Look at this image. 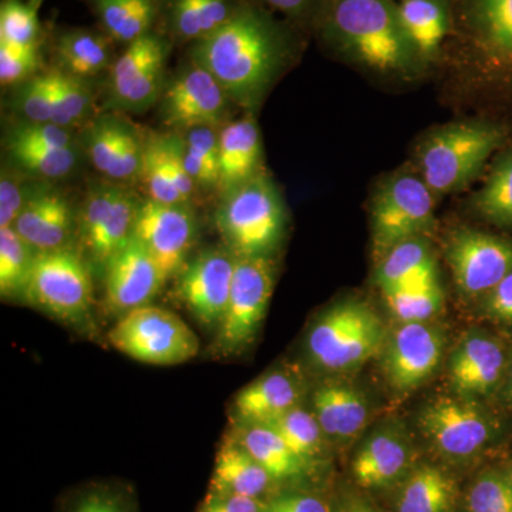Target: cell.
<instances>
[{"mask_svg": "<svg viewBox=\"0 0 512 512\" xmlns=\"http://www.w3.org/2000/svg\"><path fill=\"white\" fill-rule=\"evenodd\" d=\"M296 29L245 0L221 29L192 46V62L208 70L231 99L248 106L292 56Z\"/></svg>", "mask_w": 512, "mask_h": 512, "instance_id": "1", "label": "cell"}, {"mask_svg": "<svg viewBox=\"0 0 512 512\" xmlns=\"http://www.w3.org/2000/svg\"><path fill=\"white\" fill-rule=\"evenodd\" d=\"M439 67L463 99L512 101V0H447Z\"/></svg>", "mask_w": 512, "mask_h": 512, "instance_id": "2", "label": "cell"}, {"mask_svg": "<svg viewBox=\"0 0 512 512\" xmlns=\"http://www.w3.org/2000/svg\"><path fill=\"white\" fill-rule=\"evenodd\" d=\"M312 32L333 55L373 76L410 80L426 73L396 0H318Z\"/></svg>", "mask_w": 512, "mask_h": 512, "instance_id": "3", "label": "cell"}, {"mask_svg": "<svg viewBox=\"0 0 512 512\" xmlns=\"http://www.w3.org/2000/svg\"><path fill=\"white\" fill-rule=\"evenodd\" d=\"M417 427L441 463L473 466L501 447L505 424L487 402L440 394L421 406Z\"/></svg>", "mask_w": 512, "mask_h": 512, "instance_id": "4", "label": "cell"}, {"mask_svg": "<svg viewBox=\"0 0 512 512\" xmlns=\"http://www.w3.org/2000/svg\"><path fill=\"white\" fill-rule=\"evenodd\" d=\"M507 131L490 120H461L430 131L417 147V173L437 200L480 177Z\"/></svg>", "mask_w": 512, "mask_h": 512, "instance_id": "5", "label": "cell"}, {"mask_svg": "<svg viewBox=\"0 0 512 512\" xmlns=\"http://www.w3.org/2000/svg\"><path fill=\"white\" fill-rule=\"evenodd\" d=\"M389 330L366 302L345 299L320 315L308 335V353L323 372H353L380 356Z\"/></svg>", "mask_w": 512, "mask_h": 512, "instance_id": "6", "label": "cell"}, {"mask_svg": "<svg viewBox=\"0 0 512 512\" xmlns=\"http://www.w3.org/2000/svg\"><path fill=\"white\" fill-rule=\"evenodd\" d=\"M222 237L238 258L271 256L284 238L286 214L278 188L259 173L228 192L217 214Z\"/></svg>", "mask_w": 512, "mask_h": 512, "instance_id": "7", "label": "cell"}, {"mask_svg": "<svg viewBox=\"0 0 512 512\" xmlns=\"http://www.w3.org/2000/svg\"><path fill=\"white\" fill-rule=\"evenodd\" d=\"M436 195L417 171H397L377 187L370 210L376 262L400 242L427 237L436 224Z\"/></svg>", "mask_w": 512, "mask_h": 512, "instance_id": "8", "label": "cell"}, {"mask_svg": "<svg viewBox=\"0 0 512 512\" xmlns=\"http://www.w3.org/2000/svg\"><path fill=\"white\" fill-rule=\"evenodd\" d=\"M109 340L131 359L157 366L180 365L200 350V340L183 319L150 305L124 313Z\"/></svg>", "mask_w": 512, "mask_h": 512, "instance_id": "9", "label": "cell"}, {"mask_svg": "<svg viewBox=\"0 0 512 512\" xmlns=\"http://www.w3.org/2000/svg\"><path fill=\"white\" fill-rule=\"evenodd\" d=\"M511 342L487 326L470 328L451 349L446 363L450 393L491 402L503 386Z\"/></svg>", "mask_w": 512, "mask_h": 512, "instance_id": "10", "label": "cell"}, {"mask_svg": "<svg viewBox=\"0 0 512 512\" xmlns=\"http://www.w3.org/2000/svg\"><path fill=\"white\" fill-rule=\"evenodd\" d=\"M444 258L461 298L477 303L512 272V239L458 228L444 245Z\"/></svg>", "mask_w": 512, "mask_h": 512, "instance_id": "11", "label": "cell"}, {"mask_svg": "<svg viewBox=\"0 0 512 512\" xmlns=\"http://www.w3.org/2000/svg\"><path fill=\"white\" fill-rule=\"evenodd\" d=\"M25 296L57 319L82 322L92 308V276L83 259L69 249L37 252Z\"/></svg>", "mask_w": 512, "mask_h": 512, "instance_id": "12", "label": "cell"}, {"mask_svg": "<svg viewBox=\"0 0 512 512\" xmlns=\"http://www.w3.org/2000/svg\"><path fill=\"white\" fill-rule=\"evenodd\" d=\"M275 276L271 256H237L228 305L218 332L220 352H239L255 339L274 293Z\"/></svg>", "mask_w": 512, "mask_h": 512, "instance_id": "13", "label": "cell"}, {"mask_svg": "<svg viewBox=\"0 0 512 512\" xmlns=\"http://www.w3.org/2000/svg\"><path fill=\"white\" fill-rule=\"evenodd\" d=\"M446 346V332L437 323H397L380 353L390 389L407 394L423 386L439 369Z\"/></svg>", "mask_w": 512, "mask_h": 512, "instance_id": "14", "label": "cell"}, {"mask_svg": "<svg viewBox=\"0 0 512 512\" xmlns=\"http://www.w3.org/2000/svg\"><path fill=\"white\" fill-rule=\"evenodd\" d=\"M170 43L156 30L126 46L110 73L111 101L121 110L144 111L158 100L163 87Z\"/></svg>", "mask_w": 512, "mask_h": 512, "instance_id": "15", "label": "cell"}, {"mask_svg": "<svg viewBox=\"0 0 512 512\" xmlns=\"http://www.w3.org/2000/svg\"><path fill=\"white\" fill-rule=\"evenodd\" d=\"M138 202L120 187H99L90 192L82 212V235L97 265L106 268L111 258L133 238Z\"/></svg>", "mask_w": 512, "mask_h": 512, "instance_id": "16", "label": "cell"}, {"mask_svg": "<svg viewBox=\"0 0 512 512\" xmlns=\"http://www.w3.org/2000/svg\"><path fill=\"white\" fill-rule=\"evenodd\" d=\"M194 217L184 205L150 200L138 205L134 237L150 252L165 281L183 268L194 242Z\"/></svg>", "mask_w": 512, "mask_h": 512, "instance_id": "17", "label": "cell"}, {"mask_svg": "<svg viewBox=\"0 0 512 512\" xmlns=\"http://www.w3.org/2000/svg\"><path fill=\"white\" fill-rule=\"evenodd\" d=\"M417 466L416 448L409 434L384 426L366 437L352 461L357 487L370 491L394 490Z\"/></svg>", "mask_w": 512, "mask_h": 512, "instance_id": "18", "label": "cell"}, {"mask_svg": "<svg viewBox=\"0 0 512 512\" xmlns=\"http://www.w3.org/2000/svg\"><path fill=\"white\" fill-rule=\"evenodd\" d=\"M229 96L208 70L195 62L164 93L161 113L165 126L187 131L220 123Z\"/></svg>", "mask_w": 512, "mask_h": 512, "instance_id": "19", "label": "cell"}, {"mask_svg": "<svg viewBox=\"0 0 512 512\" xmlns=\"http://www.w3.org/2000/svg\"><path fill=\"white\" fill-rule=\"evenodd\" d=\"M237 256L208 249L181 274L178 296L204 325L220 326L227 309Z\"/></svg>", "mask_w": 512, "mask_h": 512, "instance_id": "20", "label": "cell"}, {"mask_svg": "<svg viewBox=\"0 0 512 512\" xmlns=\"http://www.w3.org/2000/svg\"><path fill=\"white\" fill-rule=\"evenodd\" d=\"M104 269L106 302L114 312L127 313L148 305L165 282L157 262L134 235Z\"/></svg>", "mask_w": 512, "mask_h": 512, "instance_id": "21", "label": "cell"}, {"mask_svg": "<svg viewBox=\"0 0 512 512\" xmlns=\"http://www.w3.org/2000/svg\"><path fill=\"white\" fill-rule=\"evenodd\" d=\"M146 148L134 128L111 117L94 124L87 138V151L94 167L113 180L140 177Z\"/></svg>", "mask_w": 512, "mask_h": 512, "instance_id": "22", "label": "cell"}, {"mask_svg": "<svg viewBox=\"0 0 512 512\" xmlns=\"http://www.w3.org/2000/svg\"><path fill=\"white\" fill-rule=\"evenodd\" d=\"M313 414L328 439L350 443L365 431L370 404L362 390L345 380L320 384L312 397Z\"/></svg>", "mask_w": 512, "mask_h": 512, "instance_id": "23", "label": "cell"}, {"mask_svg": "<svg viewBox=\"0 0 512 512\" xmlns=\"http://www.w3.org/2000/svg\"><path fill=\"white\" fill-rule=\"evenodd\" d=\"M393 491L392 512H460L463 490L440 464L417 463Z\"/></svg>", "mask_w": 512, "mask_h": 512, "instance_id": "24", "label": "cell"}, {"mask_svg": "<svg viewBox=\"0 0 512 512\" xmlns=\"http://www.w3.org/2000/svg\"><path fill=\"white\" fill-rule=\"evenodd\" d=\"M12 228L36 252L62 249L72 231L69 202L55 191L33 192L26 197Z\"/></svg>", "mask_w": 512, "mask_h": 512, "instance_id": "25", "label": "cell"}, {"mask_svg": "<svg viewBox=\"0 0 512 512\" xmlns=\"http://www.w3.org/2000/svg\"><path fill=\"white\" fill-rule=\"evenodd\" d=\"M437 282H440L439 265L427 237L400 242L376 262L375 285L382 293Z\"/></svg>", "mask_w": 512, "mask_h": 512, "instance_id": "26", "label": "cell"}, {"mask_svg": "<svg viewBox=\"0 0 512 512\" xmlns=\"http://www.w3.org/2000/svg\"><path fill=\"white\" fill-rule=\"evenodd\" d=\"M404 32L426 72L439 67L451 32L447 0H397Z\"/></svg>", "mask_w": 512, "mask_h": 512, "instance_id": "27", "label": "cell"}, {"mask_svg": "<svg viewBox=\"0 0 512 512\" xmlns=\"http://www.w3.org/2000/svg\"><path fill=\"white\" fill-rule=\"evenodd\" d=\"M302 384L291 373L278 370L248 384L235 399V413L245 426L268 424L301 406Z\"/></svg>", "mask_w": 512, "mask_h": 512, "instance_id": "28", "label": "cell"}, {"mask_svg": "<svg viewBox=\"0 0 512 512\" xmlns=\"http://www.w3.org/2000/svg\"><path fill=\"white\" fill-rule=\"evenodd\" d=\"M262 140L258 124L251 117L228 124L220 134V183L231 192L259 174Z\"/></svg>", "mask_w": 512, "mask_h": 512, "instance_id": "29", "label": "cell"}, {"mask_svg": "<svg viewBox=\"0 0 512 512\" xmlns=\"http://www.w3.org/2000/svg\"><path fill=\"white\" fill-rule=\"evenodd\" d=\"M245 0H161L168 33L184 43H198L221 29Z\"/></svg>", "mask_w": 512, "mask_h": 512, "instance_id": "30", "label": "cell"}, {"mask_svg": "<svg viewBox=\"0 0 512 512\" xmlns=\"http://www.w3.org/2000/svg\"><path fill=\"white\" fill-rule=\"evenodd\" d=\"M276 481L241 444H225L218 453L212 494L239 495L264 500Z\"/></svg>", "mask_w": 512, "mask_h": 512, "instance_id": "31", "label": "cell"}, {"mask_svg": "<svg viewBox=\"0 0 512 512\" xmlns=\"http://www.w3.org/2000/svg\"><path fill=\"white\" fill-rule=\"evenodd\" d=\"M111 43L113 40L104 32L82 28L63 30L55 40L59 69L79 79L96 76L111 63Z\"/></svg>", "mask_w": 512, "mask_h": 512, "instance_id": "32", "label": "cell"}, {"mask_svg": "<svg viewBox=\"0 0 512 512\" xmlns=\"http://www.w3.org/2000/svg\"><path fill=\"white\" fill-rule=\"evenodd\" d=\"M101 29L113 42L130 45L153 32L161 0H89Z\"/></svg>", "mask_w": 512, "mask_h": 512, "instance_id": "33", "label": "cell"}, {"mask_svg": "<svg viewBox=\"0 0 512 512\" xmlns=\"http://www.w3.org/2000/svg\"><path fill=\"white\" fill-rule=\"evenodd\" d=\"M238 443L268 471L276 483L295 480L309 468L268 424H248L242 430Z\"/></svg>", "mask_w": 512, "mask_h": 512, "instance_id": "34", "label": "cell"}, {"mask_svg": "<svg viewBox=\"0 0 512 512\" xmlns=\"http://www.w3.org/2000/svg\"><path fill=\"white\" fill-rule=\"evenodd\" d=\"M470 207L481 220L512 231V146L495 160L483 187L471 197Z\"/></svg>", "mask_w": 512, "mask_h": 512, "instance_id": "35", "label": "cell"}, {"mask_svg": "<svg viewBox=\"0 0 512 512\" xmlns=\"http://www.w3.org/2000/svg\"><path fill=\"white\" fill-rule=\"evenodd\" d=\"M460 512H512V478L507 464L478 471L461 495Z\"/></svg>", "mask_w": 512, "mask_h": 512, "instance_id": "36", "label": "cell"}, {"mask_svg": "<svg viewBox=\"0 0 512 512\" xmlns=\"http://www.w3.org/2000/svg\"><path fill=\"white\" fill-rule=\"evenodd\" d=\"M37 252L13 228H0V292L23 295L28 289Z\"/></svg>", "mask_w": 512, "mask_h": 512, "instance_id": "37", "label": "cell"}, {"mask_svg": "<svg viewBox=\"0 0 512 512\" xmlns=\"http://www.w3.org/2000/svg\"><path fill=\"white\" fill-rule=\"evenodd\" d=\"M289 448L308 466L318 460L325 444V433L313 412L298 406L268 423Z\"/></svg>", "mask_w": 512, "mask_h": 512, "instance_id": "38", "label": "cell"}, {"mask_svg": "<svg viewBox=\"0 0 512 512\" xmlns=\"http://www.w3.org/2000/svg\"><path fill=\"white\" fill-rule=\"evenodd\" d=\"M382 296L397 323L433 322L446 305L441 282L421 288L384 292Z\"/></svg>", "mask_w": 512, "mask_h": 512, "instance_id": "39", "label": "cell"}, {"mask_svg": "<svg viewBox=\"0 0 512 512\" xmlns=\"http://www.w3.org/2000/svg\"><path fill=\"white\" fill-rule=\"evenodd\" d=\"M43 0H2L0 42L13 45H40L42 25L39 10Z\"/></svg>", "mask_w": 512, "mask_h": 512, "instance_id": "40", "label": "cell"}, {"mask_svg": "<svg viewBox=\"0 0 512 512\" xmlns=\"http://www.w3.org/2000/svg\"><path fill=\"white\" fill-rule=\"evenodd\" d=\"M9 150L25 170L45 178L66 177L72 173L79 158L74 147L53 148L9 143Z\"/></svg>", "mask_w": 512, "mask_h": 512, "instance_id": "41", "label": "cell"}, {"mask_svg": "<svg viewBox=\"0 0 512 512\" xmlns=\"http://www.w3.org/2000/svg\"><path fill=\"white\" fill-rule=\"evenodd\" d=\"M92 104L89 87L84 79L56 69L55 109L52 123L69 128L86 116Z\"/></svg>", "mask_w": 512, "mask_h": 512, "instance_id": "42", "label": "cell"}, {"mask_svg": "<svg viewBox=\"0 0 512 512\" xmlns=\"http://www.w3.org/2000/svg\"><path fill=\"white\" fill-rule=\"evenodd\" d=\"M140 177L146 184L150 200L163 202V204H185L183 195L175 187L170 171H168L163 138L147 143Z\"/></svg>", "mask_w": 512, "mask_h": 512, "instance_id": "43", "label": "cell"}, {"mask_svg": "<svg viewBox=\"0 0 512 512\" xmlns=\"http://www.w3.org/2000/svg\"><path fill=\"white\" fill-rule=\"evenodd\" d=\"M56 69L36 74L23 86L19 104L29 123H52L55 109Z\"/></svg>", "mask_w": 512, "mask_h": 512, "instance_id": "44", "label": "cell"}, {"mask_svg": "<svg viewBox=\"0 0 512 512\" xmlns=\"http://www.w3.org/2000/svg\"><path fill=\"white\" fill-rule=\"evenodd\" d=\"M478 318L487 328L512 343V272L476 305Z\"/></svg>", "mask_w": 512, "mask_h": 512, "instance_id": "45", "label": "cell"}, {"mask_svg": "<svg viewBox=\"0 0 512 512\" xmlns=\"http://www.w3.org/2000/svg\"><path fill=\"white\" fill-rule=\"evenodd\" d=\"M40 69V45L0 42V80L3 86L25 82Z\"/></svg>", "mask_w": 512, "mask_h": 512, "instance_id": "46", "label": "cell"}, {"mask_svg": "<svg viewBox=\"0 0 512 512\" xmlns=\"http://www.w3.org/2000/svg\"><path fill=\"white\" fill-rule=\"evenodd\" d=\"M9 143L53 148L74 147L69 128L53 123H28L26 126L16 128L10 134Z\"/></svg>", "mask_w": 512, "mask_h": 512, "instance_id": "47", "label": "cell"}, {"mask_svg": "<svg viewBox=\"0 0 512 512\" xmlns=\"http://www.w3.org/2000/svg\"><path fill=\"white\" fill-rule=\"evenodd\" d=\"M66 512H134L121 491L109 487H94L84 491L70 504Z\"/></svg>", "mask_w": 512, "mask_h": 512, "instance_id": "48", "label": "cell"}, {"mask_svg": "<svg viewBox=\"0 0 512 512\" xmlns=\"http://www.w3.org/2000/svg\"><path fill=\"white\" fill-rule=\"evenodd\" d=\"M264 512H335L320 495L288 491L265 500Z\"/></svg>", "mask_w": 512, "mask_h": 512, "instance_id": "49", "label": "cell"}, {"mask_svg": "<svg viewBox=\"0 0 512 512\" xmlns=\"http://www.w3.org/2000/svg\"><path fill=\"white\" fill-rule=\"evenodd\" d=\"M25 200L18 178L3 170L0 180V228L13 227Z\"/></svg>", "mask_w": 512, "mask_h": 512, "instance_id": "50", "label": "cell"}, {"mask_svg": "<svg viewBox=\"0 0 512 512\" xmlns=\"http://www.w3.org/2000/svg\"><path fill=\"white\" fill-rule=\"evenodd\" d=\"M266 9L282 13L298 29L312 30L318 0H254Z\"/></svg>", "mask_w": 512, "mask_h": 512, "instance_id": "51", "label": "cell"}, {"mask_svg": "<svg viewBox=\"0 0 512 512\" xmlns=\"http://www.w3.org/2000/svg\"><path fill=\"white\" fill-rule=\"evenodd\" d=\"M264 505L265 500L211 493L200 512H264Z\"/></svg>", "mask_w": 512, "mask_h": 512, "instance_id": "52", "label": "cell"}, {"mask_svg": "<svg viewBox=\"0 0 512 512\" xmlns=\"http://www.w3.org/2000/svg\"><path fill=\"white\" fill-rule=\"evenodd\" d=\"M335 512H380L376 505L359 493H349L342 498Z\"/></svg>", "mask_w": 512, "mask_h": 512, "instance_id": "53", "label": "cell"}, {"mask_svg": "<svg viewBox=\"0 0 512 512\" xmlns=\"http://www.w3.org/2000/svg\"><path fill=\"white\" fill-rule=\"evenodd\" d=\"M495 400H497L498 404H501L505 412L512 416V343L507 373H505L503 386H501L500 393H498L497 399Z\"/></svg>", "mask_w": 512, "mask_h": 512, "instance_id": "54", "label": "cell"}, {"mask_svg": "<svg viewBox=\"0 0 512 512\" xmlns=\"http://www.w3.org/2000/svg\"><path fill=\"white\" fill-rule=\"evenodd\" d=\"M507 467H508V471H510V476L512 478V461H511V463L507 464Z\"/></svg>", "mask_w": 512, "mask_h": 512, "instance_id": "55", "label": "cell"}]
</instances>
